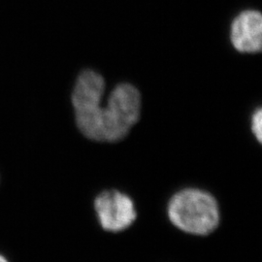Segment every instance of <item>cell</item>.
I'll return each instance as SVG.
<instances>
[{
  "instance_id": "8992f818",
  "label": "cell",
  "mask_w": 262,
  "mask_h": 262,
  "mask_svg": "<svg viewBox=\"0 0 262 262\" xmlns=\"http://www.w3.org/2000/svg\"><path fill=\"white\" fill-rule=\"evenodd\" d=\"M0 262H8L7 261V259L4 257V256H2V255H0Z\"/></svg>"
},
{
  "instance_id": "3957f363",
  "label": "cell",
  "mask_w": 262,
  "mask_h": 262,
  "mask_svg": "<svg viewBox=\"0 0 262 262\" xmlns=\"http://www.w3.org/2000/svg\"><path fill=\"white\" fill-rule=\"evenodd\" d=\"M94 206L101 227L109 232L127 229L137 217L130 197L116 189L99 193L94 199Z\"/></svg>"
},
{
  "instance_id": "7a4b0ae2",
  "label": "cell",
  "mask_w": 262,
  "mask_h": 262,
  "mask_svg": "<svg viewBox=\"0 0 262 262\" xmlns=\"http://www.w3.org/2000/svg\"><path fill=\"white\" fill-rule=\"evenodd\" d=\"M167 215L178 229L196 236L211 234L221 222L216 199L198 188H185L176 192L169 200Z\"/></svg>"
},
{
  "instance_id": "5b68a950",
  "label": "cell",
  "mask_w": 262,
  "mask_h": 262,
  "mask_svg": "<svg viewBox=\"0 0 262 262\" xmlns=\"http://www.w3.org/2000/svg\"><path fill=\"white\" fill-rule=\"evenodd\" d=\"M252 131L259 143L262 141V111L258 108L252 117Z\"/></svg>"
},
{
  "instance_id": "6da1fadb",
  "label": "cell",
  "mask_w": 262,
  "mask_h": 262,
  "mask_svg": "<svg viewBox=\"0 0 262 262\" xmlns=\"http://www.w3.org/2000/svg\"><path fill=\"white\" fill-rule=\"evenodd\" d=\"M104 92L105 82L100 74L93 70L80 74L72 94L76 124L90 140L114 143L125 138L139 121L141 95L132 84H119L103 108Z\"/></svg>"
},
{
  "instance_id": "277c9868",
  "label": "cell",
  "mask_w": 262,
  "mask_h": 262,
  "mask_svg": "<svg viewBox=\"0 0 262 262\" xmlns=\"http://www.w3.org/2000/svg\"><path fill=\"white\" fill-rule=\"evenodd\" d=\"M230 39L240 53L255 54L261 51L262 17L258 11H244L235 18Z\"/></svg>"
}]
</instances>
